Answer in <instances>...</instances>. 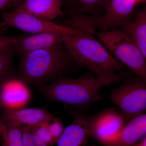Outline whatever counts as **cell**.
Here are the masks:
<instances>
[{
	"label": "cell",
	"instance_id": "cell-1",
	"mask_svg": "<svg viewBox=\"0 0 146 146\" xmlns=\"http://www.w3.org/2000/svg\"><path fill=\"white\" fill-rule=\"evenodd\" d=\"M121 78L116 74L107 77H95L90 72L76 79L61 77L42 87V91L51 100L76 107H86L103 99L100 90L105 86L118 82Z\"/></svg>",
	"mask_w": 146,
	"mask_h": 146
},
{
	"label": "cell",
	"instance_id": "cell-2",
	"mask_svg": "<svg viewBox=\"0 0 146 146\" xmlns=\"http://www.w3.org/2000/svg\"><path fill=\"white\" fill-rule=\"evenodd\" d=\"M75 30L74 33L65 35L63 45L78 64L102 77L114 75L125 68L96 39L94 34Z\"/></svg>",
	"mask_w": 146,
	"mask_h": 146
},
{
	"label": "cell",
	"instance_id": "cell-3",
	"mask_svg": "<svg viewBox=\"0 0 146 146\" xmlns=\"http://www.w3.org/2000/svg\"><path fill=\"white\" fill-rule=\"evenodd\" d=\"M63 44L25 53L19 69L23 80L37 82L58 76L65 72L68 58Z\"/></svg>",
	"mask_w": 146,
	"mask_h": 146
},
{
	"label": "cell",
	"instance_id": "cell-4",
	"mask_svg": "<svg viewBox=\"0 0 146 146\" xmlns=\"http://www.w3.org/2000/svg\"><path fill=\"white\" fill-rule=\"evenodd\" d=\"M137 0H108L103 16L72 14L69 24L72 28L94 34L97 30L104 32L122 26L127 21Z\"/></svg>",
	"mask_w": 146,
	"mask_h": 146
},
{
	"label": "cell",
	"instance_id": "cell-5",
	"mask_svg": "<svg viewBox=\"0 0 146 146\" xmlns=\"http://www.w3.org/2000/svg\"><path fill=\"white\" fill-rule=\"evenodd\" d=\"M101 42L123 65L138 77L146 80V58L124 30L95 32Z\"/></svg>",
	"mask_w": 146,
	"mask_h": 146
},
{
	"label": "cell",
	"instance_id": "cell-6",
	"mask_svg": "<svg viewBox=\"0 0 146 146\" xmlns=\"http://www.w3.org/2000/svg\"><path fill=\"white\" fill-rule=\"evenodd\" d=\"M110 98L119 107L126 124L131 120L145 114L146 81L138 76L129 79L119 87L112 89Z\"/></svg>",
	"mask_w": 146,
	"mask_h": 146
},
{
	"label": "cell",
	"instance_id": "cell-7",
	"mask_svg": "<svg viewBox=\"0 0 146 146\" xmlns=\"http://www.w3.org/2000/svg\"><path fill=\"white\" fill-rule=\"evenodd\" d=\"M4 23L29 33H58L65 35L72 34L76 30L46 21L21 11L15 10L2 15Z\"/></svg>",
	"mask_w": 146,
	"mask_h": 146
},
{
	"label": "cell",
	"instance_id": "cell-8",
	"mask_svg": "<svg viewBox=\"0 0 146 146\" xmlns=\"http://www.w3.org/2000/svg\"><path fill=\"white\" fill-rule=\"evenodd\" d=\"M125 125L124 117L119 108L105 109L89 117L90 136L103 144L116 136Z\"/></svg>",
	"mask_w": 146,
	"mask_h": 146
},
{
	"label": "cell",
	"instance_id": "cell-9",
	"mask_svg": "<svg viewBox=\"0 0 146 146\" xmlns=\"http://www.w3.org/2000/svg\"><path fill=\"white\" fill-rule=\"evenodd\" d=\"M0 121L19 127H31L48 122L54 116L43 108H2Z\"/></svg>",
	"mask_w": 146,
	"mask_h": 146
},
{
	"label": "cell",
	"instance_id": "cell-10",
	"mask_svg": "<svg viewBox=\"0 0 146 146\" xmlns=\"http://www.w3.org/2000/svg\"><path fill=\"white\" fill-rule=\"evenodd\" d=\"M31 98L30 91L24 81L7 80L0 85V100L5 108H20L27 105Z\"/></svg>",
	"mask_w": 146,
	"mask_h": 146
},
{
	"label": "cell",
	"instance_id": "cell-11",
	"mask_svg": "<svg viewBox=\"0 0 146 146\" xmlns=\"http://www.w3.org/2000/svg\"><path fill=\"white\" fill-rule=\"evenodd\" d=\"M66 35L58 33L46 32L35 34L27 37L19 36L12 48L20 55L25 53L50 48L63 44Z\"/></svg>",
	"mask_w": 146,
	"mask_h": 146
},
{
	"label": "cell",
	"instance_id": "cell-12",
	"mask_svg": "<svg viewBox=\"0 0 146 146\" xmlns=\"http://www.w3.org/2000/svg\"><path fill=\"white\" fill-rule=\"evenodd\" d=\"M146 134V115L144 114L131 120L116 136L102 144L105 146H134Z\"/></svg>",
	"mask_w": 146,
	"mask_h": 146
},
{
	"label": "cell",
	"instance_id": "cell-13",
	"mask_svg": "<svg viewBox=\"0 0 146 146\" xmlns=\"http://www.w3.org/2000/svg\"><path fill=\"white\" fill-rule=\"evenodd\" d=\"M15 9L50 22L64 13L61 0H24Z\"/></svg>",
	"mask_w": 146,
	"mask_h": 146
},
{
	"label": "cell",
	"instance_id": "cell-14",
	"mask_svg": "<svg viewBox=\"0 0 146 146\" xmlns=\"http://www.w3.org/2000/svg\"><path fill=\"white\" fill-rule=\"evenodd\" d=\"M89 117L76 116L72 123L65 127L58 139L57 146H83L91 137Z\"/></svg>",
	"mask_w": 146,
	"mask_h": 146
},
{
	"label": "cell",
	"instance_id": "cell-15",
	"mask_svg": "<svg viewBox=\"0 0 146 146\" xmlns=\"http://www.w3.org/2000/svg\"><path fill=\"white\" fill-rule=\"evenodd\" d=\"M121 26L146 58V7L138 11L133 22L127 21Z\"/></svg>",
	"mask_w": 146,
	"mask_h": 146
},
{
	"label": "cell",
	"instance_id": "cell-16",
	"mask_svg": "<svg viewBox=\"0 0 146 146\" xmlns=\"http://www.w3.org/2000/svg\"><path fill=\"white\" fill-rule=\"evenodd\" d=\"M108 0H69L72 7L71 13L89 15L105 11Z\"/></svg>",
	"mask_w": 146,
	"mask_h": 146
},
{
	"label": "cell",
	"instance_id": "cell-17",
	"mask_svg": "<svg viewBox=\"0 0 146 146\" xmlns=\"http://www.w3.org/2000/svg\"><path fill=\"white\" fill-rule=\"evenodd\" d=\"M0 146H24L21 127L0 121Z\"/></svg>",
	"mask_w": 146,
	"mask_h": 146
},
{
	"label": "cell",
	"instance_id": "cell-18",
	"mask_svg": "<svg viewBox=\"0 0 146 146\" xmlns=\"http://www.w3.org/2000/svg\"><path fill=\"white\" fill-rule=\"evenodd\" d=\"M14 53L12 47L0 52V85L7 80L12 78Z\"/></svg>",
	"mask_w": 146,
	"mask_h": 146
},
{
	"label": "cell",
	"instance_id": "cell-19",
	"mask_svg": "<svg viewBox=\"0 0 146 146\" xmlns=\"http://www.w3.org/2000/svg\"><path fill=\"white\" fill-rule=\"evenodd\" d=\"M48 122L28 127L32 133L44 141L48 146H52L55 143L48 128Z\"/></svg>",
	"mask_w": 146,
	"mask_h": 146
},
{
	"label": "cell",
	"instance_id": "cell-20",
	"mask_svg": "<svg viewBox=\"0 0 146 146\" xmlns=\"http://www.w3.org/2000/svg\"><path fill=\"white\" fill-rule=\"evenodd\" d=\"M24 146H48L46 143L32 133L28 127H21Z\"/></svg>",
	"mask_w": 146,
	"mask_h": 146
},
{
	"label": "cell",
	"instance_id": "cell-21",
	"mask_svg": "<svg viewBox=\"0 0 146 146\" xmlns=\"http://www.w3.org/2000/svg\"><path fill=\"white\" fill-rule=\"evenodd\" d=\"M48 127L55 143L56 144L65 128L62 120L54 117L48 122Z\"/></svg>",
	"mask_w": 146,
	"mask_h": 146
},
{
	"label": "cell",
	"instance_id": "cell-22",
	"mask_svg": "<svg viewBox=\"0 0 146 146\" xmlns=\"http://www.w3.org/2000/svg\"><path fill=\"white\" fill-rule=\"evenodd\" d=\"M19 36L0 35V52L12 48Z\"/></svg>",
	"mask_w": 146,
	"mask_h": 146
},
{
	"label": "cell",
	"instance_id": "cell-23",
	"mask_svg": "<svg viewBox=\"0 0 146 146\" xmlns=\"http://www.w3.org/2000/svg\"><path fill=\"white\" fill-rule=\"evenodd\" d=\"M23 1L24 0H0V10L13 4L21 2Z\"/></svg>",
	"mask_w": 146,
	"mask_h": 146
},
{
	"label": "cell",
	"instance_id": "cell-24",
	"mask_svg": "<svg viewBox=\"0 0 146 146\" xmlns=\"http://www.w3.org/2000/svg\"><path fill=\"white\" fill-rule=\"evenodd\" d=\"M134 146H146V137L145 136L142 138L139 143H137Z\"/></svg>",
	"mask_w": 146,
	"mask_h": 146
},
{
	"label": "cell",
	"instance_id": "cell-25",
	"mask_svg": "<svg viewBox=\"0 0 146 146\" xmlns=\"http://www.w3.org/2000/svg\"><path fill=\"white\" fill-rule=\"evenodd\" d=\"M8 27L4 23L1 24L0 25V35L6 29H7Z\"/></svg>",
	"mask_w": 146,
	"mask_h": 146
},
{
	"label": "cell",
	"instance_id": "cell-26",
	"mask_svg": "<svg viewBox=\"0 0 146 146\" xmlns=\"http://www.w3.org/2000/svg\"><path fill=\"white\" fill-rule=\"evenodd\" d=\"M5 106L2 102L0 100V110L2 109V108H5Z\"/></svg>",
	"mask_w": 146,
	"mask_h": 146
},
{
	"label": "cell",
	"instance_id": "cell-27",
	"mask_svg": "<svg viewBox=\"0 0 146 146\" xmlns=\"http://www.w3.org/2000/svg\"><path fill=\"white\" fill-rule=\"evenodd\" d=\"M96 146L94 145H93V146Z\"/></svg>",
	"mask_w": 146,
	"mask_h": 146
}]
</instances>
